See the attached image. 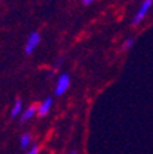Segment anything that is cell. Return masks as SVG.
Masks as SVG:
<instances>
[{
    "instance_id": "5b68a950",
    "label": "cell",
    "mask_w": 153,
    "mask_h": 154,
    "mask_svg": "<svg viewBox=\"0 0 153 154\" xmlns=\"http://www.w3.org/2000/svg\"><path fill=\"white\" fill-rule=\"evenodd\" d=\"M36 114H37V106H36V105H30L29 107L24 109L22 114H21V121L25 122V121H28V120H32Z\"/></svg>"
},
{
    "instance_id": "9c48e42d",
    "label": "cell",
    "mask_w": 153,
    "mask_h": 154,
    "mask_svg": "<svg viewBox=\"0 0 153 154\" xmlns=\"http://www.w3.org/2000/svg\"><path fill=\"white\" fill-rule=\"evenodd\" d=\"M26 154H39V146H37V144H32L30 150H29Z\"/></svg>"
},
{
    "instance_id": "6da1fadb",
    "label": "cell",
    "mask_w": 153,
    "mask_h": 154,
    "mask_svg": "<svg viewBox=\"0 0 153 154\" xmlns=\"http://www.w3.org/2000/svg\"><path fill=\"white\" fill-rule=\"evenodd\" d=\"M152 6H153V0H144V2L141 3L139 8H138L137 14L134 15V19H132V26L139 25V23L144 21L145 17L148 15V13H149L150 8H152Z\"/></svg>"
},
{
    "instance_id": "30bf717a",
    "label": "cell",
    "mask_w": 153,
    "mask_h": 154,
    "mask_svg": "<svg viewBox=\"0 0 153 154\" xmlns=\"http://www.w3.org/2000/svg\"><path fill=\"white\" fill-rule=\"evenodd\" d=\"M95 0H83V4H86V6H90V4H93Z\"/></svg>"
},
{
    "instance_id": "7a4b0ae2",
    "label": "cell",
    "mask_w": 153,
    "mask_h": 154,
    "mask_svg": "<svg viewBox=\"0 0 153 154\" xmlns=\"http://www.w3.org/2000/svg\"><path fill=\"white\" fill-rule=\"evenodd\" d=\"M69 87H70V77H69V74H68V73H62L57 79V83H55V90H54L55 95H57V96L64 95V94L69 90Z\"/></svg>"
},
{
    "instance_id": "277c9868",
    "label": "cell",
    "mask_w": 153,
    "mask_h": 154,
    "mask_svg": "<svg viewBox=\"0 0 153 154\" xmlns=\"http://www.w3.org/2000/svg\"><path fill=\"white\" fill-rule=\"evenodd\" d=\"M53 109V98H46L44 100L39 103L37 106V116L39 117H46Z\"/></svg>"
},
{
    "instance_id": "52a82bcc",
    "label": "cell",
    "mask_w": 153,
    "mask_h": 154,
    "mask_svg": "<svg viewBox=\"0 0 153 154\" xmlns=\"http://www.w3.org/2000/svg\"><path fill=\"white\" fill-rule=\"evenodd\" d=\"M32 135L28 134V132H25V134L21 135V138H19V144H21V147L22 149H28L32 146Z\"/></svg>"
},
{
    "instance_id": "3957f363",
    "label": "cell",
    "mask_w": 153,
    "mask_h": 154,
    "mask_svg": "<svg viewBox=\"0 0 153 154\" xmlns=\"http://www.w3.org/2000/svg\"><path fill=\"white\" fill-rule=\"evenodd\" d=\"M40 42H42V36H40V33L39 32L30 33L29 37H28V40H26V43H25V54H28V55L32 54L36 48L39 47Z\"/></svg>"
},
{
    "instance_id": "8992f818",
    "label": "cell",
    "mask_w": 153,
    "mask_h": 154,
    "mask_svg": "<svg viewBox=\"0 0 153 154\" xmlns=\"http://www.w3.org/2000/svg\"><path fill=\"white\" fill-rule=\"evenodd\" d=\"M24 112V103L21 99H15L13 107H11V117H18Z\"/></svg>"
},
{
    "instance_id": "ba28073f",
    "label": "cell",
    "mask_w": 153,
    "mask_h": 154,
    "mask_svg": "<svg viewBox=\"0 0 153 154\" xmlns=\"http://www.w3.org/2000/svg\"><path fill=\"white\" fill-rule=\"evenodd\" d=\"M132 44H134V40H132V38H127V40L123 43V45H121V50H123V51H127V50H130V48L132 47Z\"/></svg>"
},
{
    "instance_id": "8fae6325",
    "label": "cell",
    "mask_w": 153,
    "mask_h": 154,
    "mask_svg": "<svg viewBox=\"0 0 153 154\" xmlns=\"http://www.w3.org/2000/svg\"><path fill=\"white\" fill-rule=\"evenodd\" d=\"M69 154H77V153H76V151H70Z\"/></svg>"
}]
</instances>
